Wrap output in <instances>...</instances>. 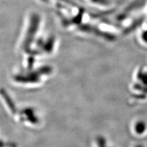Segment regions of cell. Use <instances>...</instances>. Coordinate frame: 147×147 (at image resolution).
<instances>
[{
  "label": "cell",
  "mask_w": 147,
  "mask_h": 147,
  "mask_svg": "<svg viewBox=\"0 0 147 147\" xmlns=\"http://www.w3.org/2000/svg\"><path fill=\"white\" fill-rule=\"evenodd\" d=\"M146 129V125L144 121H138L135 125V131L137 134H142L144 133Z\"/></svg>",
  "instance_id": "obj_8"
},
{
  "label": "cell",
  "mask_w": 147,
  "mask_h": 147,
  "mask_svg": "<svg viewBox=\"0 0 147 147\" xmlns=\"http://www.w3.org/2000/svg\"><path fill=\"white\" fill-rule=\"evenodd\" d=\"M44 25L43 16L39 12L33 10L26 13L17 44L20 54L25 56L31 52L36 41L43 33Z\"/></svg>",
  "instance_id": "obj_2"
},
{
  "label": "cell",
  "mask_w": 147,
  "mask_h": 147,
  "mask_svg": "<svg viewBox=\"0 0 147 147\" xmlns=\"http://www.w3.org/2000/svg\"><path fill=\"white\" fill-rule=\"evenodd\" d=\"M59 40L52 33H42L36 41L31 52L24 58H31L37 60L38 58L52 56L57 51Z\"/></svg>",
  "instance_id": "obj_3"
},
{
  "label": "cell",
  "mask_w": 147,
  "mask_h": 147,
  "mask_svg": "<svg viewBox=\"0 0 147 147\" xmlns=\"http://www.w3.org/2000/svg\"><path fill=\"white\" fill-rule=\"evenodd\" d=\"M93 8L102 13H111L114 10V4L112 0H84Z\"/></svg>",
  "instance_id": "obj_5"
},
{
  "label": "cell",
  "mask_w": 147,
  "mask_h": 147,
  "mask_svg": "<svg viewBox=\"0 0 147 147\" xmlns=\"http://www.w3.org/2000/svg\"><path fill=\"white\" fill-rule=\"evenodd\" d=\"M99 147H105V140L103 137H99L98 139Z\"/></svg>",
  "instance_id": "obj_9"
},
{
  "label": "cell",
  "mask_w": 147,
  "mask_h": 147,
  "mask_svg": "<svg viewBox=\"0 0 147 147\" xmlns=\"http://www.w3.org/2000/svg\"><path fill=\"white\" fill-rule=\"evenodd\" d=\"M23 113L25 114L28 120L30 121L33 124H37L39 121V119H38L35 115L34 114V111L32 109H25L23 110Z\"/></svg>",
  "instance_id": "obj_6"
},
{
  "label": "cell",
  "mask_w": 147,
  "mask_h": 147,
  "mask_svg": "<svg viewBox=\"0 0 147 147\" xmlns=\"http://www.w3.org/2000/svg\"><path fill=\"white\" fill-rule=\"evenodd\" d=\"M50 7L63 30L71 33L96 37L98 12H91L71 0H54Z\"/></svg>",
  "instance_id": "obj_1"
},
{
  "label": "cell",
  "mask_w": 147,
  "mask_h": 147,
  "mask_svg": "<svg viewBox=\"0 0 147 147\" xmlns=\"http://www.w3.org/2000/svg\"><path fill=\"white\" fill-rule=\"evenodd\" d=\"M1 94L4 97V99L6 100V102H7V104L8 105L9 109H11V110L12 112V113H16V112H17V109L16 108V105H14V104H13V101L12 100L11 98H9V96L7 94L6 91H4L3 89H2L1 90Z\"/></svg>",
  "instance_id": "obj_7"
},
{
  "label": "cell",
  "mask_w": 147,
  "mask_h": 147,
  "mask_svg": "<svg viewBox=\"0 0 147 147\" xmlns=\"http://www.w3.org/2000/svg\"><path fill=\"white\" fill-rule=\"evenodd\" d=\"M136 147H144V146H142V145H139L136 146Z\"/></svg>",
  "instance_id": "obj_10"
},
{
  "label": "cell",
  "mask_w": 147,
  "mask_h": 147,
  "mask_svg": "<svg viewBox=\"0 0 147 147\" xmlns=\"http://www.w3.org/2000/svg\"><path fill=\"white\" fill-rule=\"evenodd\" d=\"M34 67L31 69L26 68V72L16 74L13 76V79L18 83L36 84L40 81L41 77L50 76L53 71V68L47 64L40 66L36 69H34Z\"/></svg>",
  "instance_id": "obj_4"
}]
</instances>
